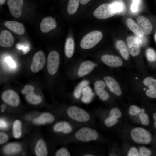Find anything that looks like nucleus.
Listing matches in <instances>:
<instances>
[{"label":"nucleus","mask_w":156,"mask_h":156,"mask_svg":"<svg viewBox=\"0 0 156 156\" xmlns=\"http://www.w3.org/2000/svg\"><path fill=\"white\" fill-rule=\"evenodd\" d=\"M102 36V34L100 31H95L91 32L82 38L80 46L84 49H90L99 43L101 39Z\"/></svg>","instance_id":"nucleus-1"},{"label":"nucleus","mask_w":156,"mask_h":156,"mask_svg":"<svg viewBox=\"0 0 156 156\" xmlns=\"http://www.w3.org/2000/svg\"><path fill=\"white\" fill-rule=\"evenodd\" d=\"M131 137L136 142L147 144L150 142L151 137L150 133L145 129L140 127L133 129L131 132Z\"/></svg>","instance_id":"nucleus-2"},{"label":"nucleus","mask_w":156,"mask_h":156,"mask_svg":"<svg viewBox=\"0 0 156 156\" xmlns=\"http://www.w3.org/2000/svg\"><path fill=\"white\" fill-rule=\"evenodd\" d=\"M67 114L73 119L79 122H86L89 120L90 116L83 109L76 106H72L67 109Z\"/></svg>","instance_id":"nucleus-3"},{"label":"nucleus","mask_w":156,"mask_h":156,"mask_svg":"<svg viewBox=\"0 0 156 156\" xmlns=\"http://www.w3.org/2000/svg\"><path fill=\"white\" fill-rule=\"evenodd\" d=\"M98 136V134L95 130L88 127L81 128L75 134L77 140L85 142L95 140Z\"/></svg>","instance_id":"nucleus-4"},{"label":"nucleus","mask_w":156,"mask_h":156,"mask_svg":"<svg viewBox=\"0 0 156 156\" xmlns=\"http://www.w3.org/2000/svg\"><path fill=\"white\" fill-rule=\"evenodd\" d=\"M116 13L112 4L107 3L98 7L94 11L93 14L98 19H104L113 16Z\"/></svg>","instance_id":"nucleus-5"},{"label":"nucleus","mask_w":156,"mask_h":156,"mask_svg":"<svg viewBox=\"0 0 156 156\" xmlns=\"http://www.w3.org/2000/svg\"><path fill=\"white\" fill-rule=\"evenodd\" d=\"M59 63L60 57L58 53L55 51H51L47 59V69L49 74L53 75L56 73Z\"/></svg>","instance_id":"nucleus-6"},{"label":"nucleus","mask_w":156,"mask_h":156,"mask_svg":"<svg viewBox=\"0 0 156 156\" xmlns=\"http://www.w3.org/2000/svg\"><path fill=\"white\" fill-rule=\"evenodd\" d=\"M46 61L45 55L42 51H39L34 55L31 66V71L36 73L41 70L44 66Z\"/></svg>","instance_id":"nucleus-7"},{"label":"nucleus","mask_w":156,"mask_h":156,"mask_svg":"<svg viewBox=\"0 0 156 156\" xmlns=\"http://www.w3.org/2000/svg\"><path fill=\"white\" fill-rule=\"evenodd\" d=\"M1 97L5 102L12 106H17L20 103L19 96L12 90H7L4 91L2 94Z\"/></svg>","instance_id":"nucleus-8"},{"label":"nucleus","mask_w":156,"mask_h":156,"mask_svg":"<svg viewBox=\"0 0 156 156\" xmlns=\"http://www.w3.org/2000/svg\"><path fill=\"white\" fill-rule=\"evenodd\" d=\"M7 4L11 14L16 18L21 15L23 0H8Z\"/></svg>","instance_id":"nucleus-9"},{"label":"nucleus","mask_w":156,"mask_h":156,"mask_svg":"<svg viewBox=\"0 0 156 156\" xmlns=\"http://www.w3.org/2000/svg\"><path fill=\"white\" fill-rule=\"evenodd\" d=\"M129 52L132 56L138 55L140 51V45L135 37L131 36H128L126 38Z\"/></svg>","instance_id":"nucleus-10"},{"label":"nucleus","mask_w":156,"mask_h":156,"mask_svg":"<svg viewBox=\"0 0 156 156\" xmlns=\"http://www.w3.org/2000/svg\"><path fill=\"white\" fill-rule=\"evenodd\" d=\"M101 60L107 66L113 67L120 66L123 63L122 59L119 57L108 54L103 55Z\"/></svg>","instance_id":"nucleus-11"},{"label":"nucleus","mask_w":156,"mask_h":156,"mask_svg":"<svg viewBox=\"0 0 156 156\" xmlns=\"http://www.w3.org/2000/svg\"><path fill=\"white\" fill-rule=\"evenodd\" d=\"M106 85L105 83L102 80L96 81L94 84L95 91L99 98L101 100L105 101L109 97L107 92L104 89Z\"/></svg>","instance_id":"nucleus-12"},{"label":"nucleus","mask_w":156,"mask_h":156,"mask_svg":"<svg viewBox=\"0 0 156 156\" xmlns=\"http://www.w3.org/2000/svg\"><path fill=\"white\" fill-rule=\"evenodd\" d=\"M56 26V22L53 18L51 17H47L42 20L40 27L41 31L47 33L55 29Z\"/></svg>","instance_id":"nucleus-13"},{"label":"nucleus","mask_w":156,"mask_h":156,"mask_svg":"<svg viewBox=\"0 0 156 156\" xmlns=\"http://www.w3.org/2000/svg\"><path fill=\"white\" fill-rule=\"evenodd\" d=\"M14 43V38L9 31L7 30L2 31L0 34V45L5 47H12Z\"/></svg>","instance_id":"nucleus-14"},{"label":"nucleus","mask_w":156,"mask_h":156,"mask_svg":"<svg viewBox=\"0 0 156 156\" xmlns=\"http://www.w3.org/2000/svg\"><path fill=\"white\" fill-rule=\"evenodd\" d=\"M5 26L14 33L22 35L25 33L23 25L20 23L14 21H8L4 23Z\"/></svg>","instance_id":"nucleus-15"},{"label":"nucleus","mask_w":156,"mask_h":156,"mask_svg":"<svg viewBox=\"0 0 156 156\" xmlns=\"http://www.w3.org/2000/svg\"><path fill=\"white\" fill-rule=\"evenodd\" d=\"M106 84L112 92L118 96L122 94L120 87L117 82L112 77L106 76L104 78Z\"/></svg>","instance_id":"nucleus-16"},{"label":"nucleus","mask_w":156,"mask_h":156,"mask_svg":"<svg viewBox=\"0 0 156 156\" xmlns=\"http://www.w3.org/2000/svg\"><path fill=\"white\" fill-rule=\"evenodd\" d=\"M137 21L144 34H150L152 30V25L149 20L145 17L140 16L137 18Z\"/></svg>","instance_id":"nucleus-17"},{"label":"nucleus","mask_w":156,"mask_h":156,"mask_svg":"<svg viewBox=\"0 0 156 156\" xmlns=\"http://www.w3.org/2000/svg\"><path fill=\"white\" fill-rule=\"evenodd\" d=\"M94 64L91 61H86L82 62L78 71V74L80 77L90 73L94 69Z\"/></svg>","instance_id":"nucleus-18"},{"label":"nucleus","mask_w":156,"mask_h":156,"mask_svg":"<svg viewBox=\"0 0 156 156\" xmlns=\"http://www.w3.org/2000/svg\"><path fill=\"white\" fill-rule=\"evenodd\" d=\"M127 25L129 29L137 35L143 37L144 34L141 27L133 19L128 18L126 21Z\"/></svg>","instance_id":"nucleus-19"},{"label":"nucleus","mask_w":156,"mask_h":156,"mask_svg":"<svg viewBox=\"0 0 156 156\" xmlns=\"http://www.w3.org/2000/svg\"><path fill=\"white\" fill-rule=\"evenodd\" d=\"M54 130L56 132H62L68 134L72 131L73 128L71 125L68 122H61L57 123L55 125Z\"/></svg>","instance_id":"nucleus-20"},{"label":"nucleus","mask_w":156,"mask_h":156,"mask_svg":"<svg viewBox=\"0 0 156 156\" xmlns=\"http://www.w3.org/2000/svg\"><path fill=\"white\" fill-rule=\"evenodd\" d=\"M55 119L54 116L48 113H44L42 114L39 117L35 118L34 122L38 124H44L46 123H51L53 122Z\"/></svg>","instance_id":"nucleus-21"},{"label":"nucleus","mask_w":156,"mask_h":156,"mask_svg":"<svg viewBox=\"0 0 156 156\" xmlns=\"http://www.w3.org/2000/svg\"><path fill=\"white\" fill-rule=\"evenodd\" d=\"M82 92V101L85 103H88L90 102L94 96V94L91 88L88 86L85 87L83 89Z\"/></svg>","instance_id":"nucleus-22"},{"label":"nucleus","mask_w":156,"mask_h":156,"mask_svg":"<svg viewBox=\"0 0 156 156\" xmlns=\"http://www.w3.org/2000/svg\"><path fill=\"white\" fill-rule=\"evenodd\" d=\"M116 46L123 57L125 60H127L129 56V52L125 42L122 40H118L116 42Z\"/></svg>","instance_id":"nucleus-23"},{"label":"nucleus","mask_w":156,"mask_h":156,"mask_svg":"<svg viewBox=\"0 0 156 156\" xmlns=\"http://www.w3.org/2000/svg\"><path fill=\"white\" fill-rule=\"evenodd\" d=\"M74 43L73 40L70 38H68L65 46V53L68 58H71L74 53Z\"/></svg>","instance_id":"nucleus-24"},{"label":"nucleus","mask_w":156,"mask_h":156,"mask_svg":"<svg viewBox=\"0 0 156 156\" xmlns=\"http://www.w3.org/2000/svg\"><path fill=\"white\" fill-rule=\"evenodd\" d=\"M35 151L36 155L38 156L47 155V152L45 143L42 140H39L36 144Z\"/></svg>","instance_id":"nucleus-25"},{"label":"nucleus","mask_w":156,"mask_h":156,"mask_svg":"<svg viewBox=\"0 0 156 156\" xmlns=\"http://www.w3.org/2000/svg\"><path fill=\"white\" fill-rule=\"evenodd\" d=\"M21 150L20 146L17 143H10L5 148L4 151L7 154H12L17 153Z\"/></svg>","instance_id":"nucleus-26"},{"label":"nucleus","mask_w":156,"mask_h":156,"mask_svg":"<svg viewBox=\"0 0 156 156\" xmlns=\"http://www.w3.org/2000/svg\"><path fill=\"white\" fill-rule=\"evenodd\" d=\"M89 82L87 80H83L77 86L73 92V95L77 99L79 98L83 89L88 86Z\"/></svg>","instance_id":"nucleus-27"},{"label":"nucleus","mask_w":156,"mask_h":156,"mask_svg":"<svg viewBox=\"0 0 156 156\" xmlns=\"http://www.w3.org/2000/svg\"><path fill=\"white\" fill-rule=\"evenodd\" d=\"M21 125L20 121L16 120L13 123L12 133L13 136L16 138H19L21 135Z\"/></svg>","instance_id":"nucleus-28"},{"label":"nucleus","mask_w":156,"mask_h":156,"mask_svg":"<svg viewBox=\"0 0 156 156\" xmlns=\"http://www.w3.org/2000/svg\"><path fill=\"white\" fill-rule=\"evenodd\" d=\"M79 0H69L67 10L70 14H73L77 11L79 5Z\"/></svg>","instance_id":"nucleus-29"},{"label":"nucleus","mask_w":156,"mask_h":156,"mask_svg":"<svg viewBox=\"0 0 156 156\" xmlns=\"http://www.w3.org/2000/svg\"><path fill=\"white\" fill-rule=\"evenodd\" d=\"M25 99L29 103L34 105L38 104L42 101V99L40 96L35 95L33 93L26 95Z\"/></svg>","instance_id":"nucleus-30"},{"label":"nucleus","mask_w":156,"mask_h":156,"mask_svg":"<svg viewBox=\"0 0 156 156\" xmlns=\"http://www.w3.org/2000/svg\"><path fill=\"white\" fill-rule=\"evenodd\" d=\"M143 83L149 89L156 91V79L151 77H147L144 79Z\"/></svg>","instance_id":"nucleus-31"},{"label":"nucleus","mask_w":156,"mask_h":156,"mask_svg":"<svg viewBox=\"0 0 156 156\" xmlns=\"http://www.w3.org/2000/svg\"><path fill=\"white\" fill-rule=\"evenodd\" d=\"M112 6L116 13H120L124 11L125 5L123 3L120 1H118L112 4Z\"/></svg>","instance_id":"nucleus-32"},{"label":"nucleus","mask_w":156,"mask_h":156,"mask_svg":"<svg viewBox=\"0 0 156 156\" xmlns=\"http://www.w3.org/2000/svg\"><path fill=\"white\" fill-rule=\"evenodd\" d=\"M146 54L147 58L149 61L153 62L156 60V53L153 49L148 48L146 51Z\"/></svg>","instance_id":"nucleus-33"},{"label":"nucleus","mask_w":156,"mask_h":156,"mask_svg":"<svg viewBox=\"0 0 156 156\" xmlns=\"http://www.w3.org/2000/svg\"><path fill=\"white\" fill-rule=\"evenodd\" d=\"M118 121V118L110 116L105 120V124L108 127H112L116 124Z\"/></svg>","instance_id":"nucleus-34"},{"label":"nucleus","mask_w":156,"mask_h":156,"mask_svg":"<svg viewBox=\"0 0 156 156\" xmlns=\"http://www.w3.org/2000/svg\"><path fill=\"white\" fill-rule=\"evenodd\" d=\"M34 90V87L30 85H25L23 89L21 90V92L23 94H28L33 93Z\"/></svg>","instance_id":"nucleus-35"},{"label":"nucleus","mask_w":156,"mask_h":156,"mask_svg":"<svg viewBox=\"0 0 156 156\" xmlns=\"http://www.w3.org/2000/svg\"><path fill=\"white\" fill-rule=\"evenodd\" d=\"M129 112L130 115L135 116L141 112V109L136 105H132L130 107Z\"/></svg>","instance_id":"nucleus-36"},{"label":"nucleus","mask_w":156,"mask_h":156,"mask_svg":"<svg viewBox=\"0 0 156 156\" xmlns=\"http://www.w3.org/2000/svg\"><path fill=\"white\" fill-rule=\"evenodd\" d=\"M140 117L142 124L144 125H147L149 123V118L147 114L144 112L140 114Z\"/></svg>","instance_id":"nucleus-37"},{"label":"nucleus","mask_w":156,"mask_h":156,"mask_svg":"<svg viewBox=\"0 0 156 156\" xmlns=\"http://www.w3.org/2000/svg\"><path fill=\"white\" fill-rule=\"evenodd\" d=\"M141 0H133L131 6V10L132 12H136L138 10Z\"/></svg>","instance_id":"nucleus-38"},{"label":"nucleus","mask_w":156,"mask_h":156,"mask_svg":"<svg viewBox=\"0 0 156 156\" xmlns=\"http://www.w3.org/2000/svg\"><path fill=\"white\" fill-rule=\"evenodd\" d=\"M109 115L118 118L121 117L122 113L118 108H114L111 110Z\"/></svg>","instance_id":"nucleus-39"},{"label":"nucleus","mask_w":156,"mask_h":156,"mask_svg":"<svg viewBox=\"0 0 156 156\" xmlns=\"http://www.w3.org/2000/svg\"><path fill=\"white\" fill-rule=\"evenodd\" d=\"M55 155L56 156H70V154L66 149L62 148L57 151Z\"/></svg>","instance_id":"nucleus-40"},{"label":"nucleus","mask_w":156,"mask_h":156,"mask_svg":"<svg viewBox=\"0 0 156 156\" xmlns=\"http://www.w3.org/2000/svg\"><path fill=\"white\" fill-rule=\"evenodd\" d=\"M151 151L147 148L142 147L140 149V153L139 156H149L151 154Z\"/></svg>","instance_id":"nucleus-41"},{"label":"nucleus","mask_w":156,"mask_h":156,"mask_svg":"<svg viewBox=\"0 0 156 156\" xmlns=\"http://www.w3.org/2000/svg\"><path fill=\"white\" fill-rule=\"evenodd\" d=\"M128 156H138L139 153L138 150L135 147L131 148L128 153Z\"/></svg>","instance_id":"nucleus-42"},{"label":"nucleus","mask_w":156,"mask_h":156,"mask_svg":"<svg viewBox=\"0 0 156 156\" xmlns=\"http://www.w3.org/2000/svg\"><path fill=\"white\" fill-rule=\"evenodd\" d=\"M147 96L151 98H156V91L150 89H148L146 92Z\"/></svg>","instance_id":"nucleus-43"},{"label":"nucleus","mask_w":156,"mask_h":156,"mask_svg":"<svg viewBox=\"0 0 156 156\" xmlns=\"http://www.w3.org/2000/svg\"><path fill=\"white\" fill-rule=\"evenodd\" d=\"M8 139L7 135L5 133L1 132H0V144L4 143L7 142Z\"/></svg>","instance_id":"nucleus-44"},{"label":"nucleus","mask_w":156,"mask_h":156,"mask_svg":"<svg viewBox=\"0 0 156 156\" xmlns=\"http://www.w3.org/2000/svg\"><path fill=\"white\" fill-rule=\"evenodd\" d=\"M5 61L11 67L13 68L15 67L16 64L14 61L9 57H8L5 58Z\"/></svg>","instance_id":"nucleus-45"},{"label":"nucleus","mask_w":156,"mask_h":156,"mask_svg":"<svg viewBox=\"0 0 156 156\" xmlns=\"http://www.w3.org/2000/svg\"><path fill=\"white\" fill-rule=\"evenodd\" d=\"M135 38L140 45H142L145 41V39L143 37H142L137 35L135 36Z\"/></svg>","instance_id":"nucleus-46"},{"label":"nucleus","mask_w":156,"mask_h":156,"mask_svg":"<svg viewBox=\"0 0 156 156\" xmlns=\"http://www.w3.org/2000/svg\"><path fill=\"white\" fill-rule=\"evenodd\" d=\"M8 125L7 123L4 120L0 119V127L1 128L5 129L7 128Z\"/></svg>","instance_id":"nucleus-47"},{"label":"nucleus","mask_w":156,"mask_h":156,"mask_svg":"<svg viewBox=\"0 0 156 156\" xmlns=\"http://www.w3.org/2000/svg\"><path fill=\"white\" fill-rule=\"evenodd\" d=\"M91 0H79L80 3L83 5H85L87 3Z\"/></svg>","instance_id":"nucleus-48"},{"label":"nucleus","mask_w":156,"mask_h":156,"mask_svg":"<svg viewBox=\"0 0 156 156\" xmlns=\"http://www.w3.org/2000/svg\"><path fill=\"white\" fill-rule=\"evenodd\" d=\"M153 119L155 120V122L154 123V125L155 128L156 129V113H154L153 115Z\"/></svg>","instance_id":"nucleus-49"},{"label":"nucleus","mask_w":156,"mask_h":156,"mask_svg":"<svg viewBox=\"0 0 156 156\" xmlns=\"http://www.w3.org/2000/svg\"><path fill=\"white\" fill-rule=\"evenodd\" d=\"M1 111L2 112H3L5 108V106L4 105H2L1 107Z\"/></svg>","instance_id":"nucleus-50"},{"label":"nucleus","mask_w":156,"mask_h":156,"mask_svg":"<svg viewBox=\"0 0 156 156\" xmlns=\"http://www.w3.org/2000/svg\"><path fill=\"white\" fill-rule=\"evenodd\" d=\"M6 0H0V4L1 5H3L5 2Z\"/></svg>","instance_id":"nucleus-51"},{"label":"nucleus","mask_w":156,"mask_h":156,"mask_svg":"<svg viewBox=\"0 0 156 156\" xmlns=\"http://www.w3.org/2000/svg\"><path fill=\"white\" fill-rule=\"evenodd\" d=\"M84 156H94V155H92L90 154H87L86 155H84Z\"/></svg>","instance_id":"nucleus-52"},{"label":"nucleus","mask_w":156,"mask_h":156,"mask_svg":"<svg viewBox=\"0 0 156 156\" xmlns=\"http://www.w3.org/2000/svg\"><path fill=\"white\" fill-rule=\"evenodd\" d=\"M144 109H141V113H144Z\"/></svg>","instance_id":"nucleus-53"},{"label":"nucleus","mask_w":156,"mask_h":156,"mask_svg":"<svg viewBox=\"0 0 156 156\" xmlns=\"http://www.w3.org/2000/svg\"><path fill=\"white\" fill-rule=\"evenodd\" d=\"M154 39H155V41L156 42V33H155V34L154 35Z\"/></svg>","instance_id":"nucleus-54"},{"label":"nucleus","mask_w":156,"mask_h":156,"mask_svg":"<svg viewBox=\"0 0 156 156\" xmlns=\"http://www.w3.org/2000/svg\"><path fill=\"white\" fill-rule=\"evenodd\" d=\"M146 90V89L145 88H144V90Z\"/></svg>","instance_id":"nucleus-55"}]
</instances>
